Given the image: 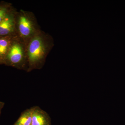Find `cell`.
Masks as SVG:
<instances>
[{
    "label": "cell",
    "instance_id": "277c9868",
    "mask_svg": "<svg viewBox=\"0 0 125 125\" xmlns=\"http://www.w3.org/2000/svg\"><path fill=\"white\" fill-rule=\"evenodd\" d=\"M14 28L13 19L7 14L0 23V36H7L12 32Z\"/></svg>",
    "mask_w": 125,
    "mask_h": 125
},
{
    "label": "cell",
    "instance_id": "9c48e42d",
    "mask_svg": "<svg viewBox=\"0 0 125 125\" xmlns=\"http://www.w3.org/2000/svg\"><path fill=\"white\" fill-rule=\"evenodd\" d=\"M4 103L0 102V114L1 109L4 106Z\"/></svg>",
    "mask_w": 125,
    "mask_h": 125
},
{
    "label": "cell",
    "instance_id": "30bf717a",
    "mask_svg": "<svg viewBox=\"0 0 125 125\" xmlns=\"http://www.w3.org/2000/svg\"></svg>",
    "mask_w": 125,
    "mask_h": 125
},
{
    "label": "cell",
    "instance_id": "8992f818",
    "mask_svg": "<svg viewBox=\"0 0 125 125\" xmlns=\"http://www.w3.org/2000/svg\"><path fill=\"white\" fill-rule=\"evenodd\" d=\"M32 120V109H28L22 113L15 125H31Z\"/></svg>",
    "mask_w": 125,
    "mask_h": 125
},
{
    "label": "cell",
    "instance_id": "3957f363",
    "mask_svg": "<svg viewBox=\"0 0 125 125\" xmlns=\"http://www.w3.org/2000/svg\"><path fill=\"white\" fill-rule=\"evenodd\" d=\"M31 125H49V118L46 112L38 107L32 108Z\"/></svg>",
    "mask_w": 125,
    "mask_h": 125
},
{
    "label": "cell",
    "instance_id": "6da1fadb",
    "mask_svg": "<svg viewBox=\"0 0 125 125\" xmlns=\"http://www.w3.org/2000/svg\"><path fill=\"white\" fill-rule=\"evenodd\" d=\"M45 47L40 38H36L31 41L29 48V56L30 61L34 62L40 60L43 56Z\"/></svg>",
    "mask_w": 125,
    "mask_h": 125
},
{
    "label": "cell",
    "instance_id": "52a82bcc",
    "mask_svg": "<svg viewBox=\"0 0 125 125\" xmlns=\"http://www.w3.org/2000/svg\"><path fill=\"white\" fill-rule=\"evenodd\" d=\"M10 41L5 38H0V58L7 55L10 49Z\"/></svg>",
    "mask_w": 125,
    "mask_h": 125
},
{
    "label": "cell",
    "instance_id": "7a4b0ae2",
    "mask_svg": "<svg viewBox=\"0 0 125 125\" xmlns=\"http://www.w3.org/2000/svg\"><path fill=\"white\" fill-rule=\"evenodd\" d=\"M6 60L11 64H19L23 58L22 50L18 44L12 45L10 48L6 55Z\"/></svg>",
    "mask_w": 125,
    "mask_h": 125
},
{
    "label": "cell",
    "instance_id": "ba28073f",
    "mask_svg": "<svg viewBox=\"0 0 125 125\" xmlns=\"http://www.w3.org/2000/svg\"><path fill=\"white\" fill-rule=\"evenodd\" d=\"M8 9L5 6H0V23L2 22L7 14Z\"/></svg>",
    "mask_w": 125,
    "mask_h": 125
},
{
    "label": "cell",
    "instance_id": "5b68a950",
    "mask_svg": "<svg viewBox=\"0 0 125 125\" xmlns=\"http://www.w3.org/2000/svg\"><path fill=\"white\" fill-rule=\"evenodd\" d=\"M19 28L21 34L24 36H29L32 29L30 21L25 16H21L19 23Z\"/></svg>",
    "mask_w": 125,
    "mask_h": 125
}]
</instances>
